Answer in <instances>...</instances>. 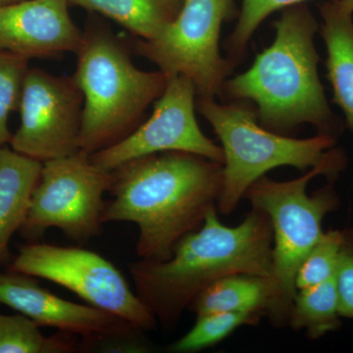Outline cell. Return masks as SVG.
I'll return each instance as SVG.
<instances>
[{"label":"cell","mask_w":353,"mask_h":353,"mask_svg":"<svg viewBox=\"0 0 353 353\" xmlns=\"http://www.w3.org/2000/svg\"><path fill=\"white\" fill-rule=\"evenodd\" d=\"M112 174L102 223L136 225L138 256L153 261L170 259L179 241L217 209L224 183L223 163L183 152L136 158Z\"/></svg>","instance_id":"6da1fadb"},{"label":"cell","mask_w":353,"mask_h":353,"mask_svg":"<svg viewBox=\"0 0 353 353\" xmlns=\"http://www.w3.org/2000/svg\"><path fill=\"white\" fill-rule=\"evenodd\" d=\"M129 270L137 296L158 325L171 328L216 281L234 274L272 278L270 218L252 208L240 225L227 227L219 220L217 209H213L199 229L179 241L170 259H141L130 264Z\"/></svg>","instance_id":"7a4b0ae2"},{"label":"cell","mask_w":353,"mask_h":353,"mask_svg":"<svg viewBox=\"0 0 353 353\" xmlns=\"http://www.w3.org/2000/svg\"><path fill=\"white\" fill-rule=\"evenodd\" d=\"M276 38L245 73L225 83L227 94L259 106L265 127L285 131L303 123L333 134L336 122L318 75L314 36L319 29L308 7H288L276 22Z\"/></svg>","instance_id":"3957f363"},{"label":"cell","mask_w":353,"mask_h":353,"mask_svg":"<svg viewBox=\"0 0 353 353\" xmlns=\"http://www.w3.org/2000/svg\"><path fill=\"white\" fill-rule=\"evenodd\" d=\"M74 80L83 95L80 152L88 155L126 139L163 94L168 75L139 69L126 43L92 22L76 52Z\"/></svg>","instance_id":"277c9868"},{"label":"cell","mask_w":353,"mask_h":353,"mask_svg":"<svg viewBox=\"0 0 353 353\" xmlns=\"http://www.w3.org/2000/svg\"><path fill=\"white\" fill-rule=\"evenodd\" d=\"M345 166V153L336 148L329 159L301 178L278 182L263 176L246 190L245 197L252 208L266 213L273 228L274 296L267 315L275 326L289 325L297 270L324 233L323 220L340 206L333 185H325L309 196L308 183L319 175L333 180Z\"/></svg>","instance_id":"5b68a950"},{"label":"cell","mask_w":353,"mask_h":353,"mask_svg":"<svg viewBox=\"0 0 353 353\" xmlns=\"http://www.w3.org/2000/svg\"><path fill=\"white\" fill-rule=\"evenodd\" d=\"M196 103L224 152V183L217 205L222 214H231L248 188L272 169L313 168L329 159L336 150L333 134L319 132L310 139L287 138L260 127L256 115L243 105H222L214 99H199Z\"/></svg>","instance_id":"8992f818"},{"label":"cell","mask_w":353,"mask_h":353,"mask_svg":"<svg viewBox=\"0 0 353 353\" xmlns=\"http://www.w3.org/2000/svg\"><path fill=\"white\" fill-rule=\"evenodd\" d=\"M232 8L233 0H183L175 19L153 38L137 41L134 52L166 75L189 79L199 99H214L231 71L221 57L219 41Z\"/></svg>","instance_id":"52a82bcc"},{"label":"cell","mask_w":353,"mask_h":353,"mask_svg":"<svg viewBox=\"0 0 353 353\" xmlns=\"http://www.w3.org/2000/svg\"><path fill=\"white\" fill-rule=\"evenodd\" d=\"M112 181V171L92 163L85 152L43 162L20 233L37 239L57 228L71 240L87 243L101 234L103 196Z\"/></svg>","instance_id":"ba28073f"},{"label":"cell","mask_w":353,"mask_h":353,"mask_svg":"<svg viewBox=\"0 0 353 353\" xmlns=\"http://www.w3.org/2000/svg\"><path fill=\"white\" fill-rule=\"evenodd\" d=\"M9 271L61 285L90 305L112 313L141 331L157 329L154 316L119 269L92 250L29 243L21 246Z\"/></svg>","instance_id":"9c48e42d"},{"label":"cell","mask_w":353,"mask_h":353,"mask_svg":"<svg viewBox=\"0 0 353 353\" xmlns=\"http://www.w3.org/2000/svg\"><path fill=\"white\" fill-rule=\"evenodd\" d=\"M83 95L73 76H55L30 67L19 109L20 125L10 145L41 162L80 152Z\"/></svg>","instance_id":"30bf717a"},{"label":"cell","mask_w":353,"mask_h":353,"mask_svg":"<svg viewBox=\"0 0 353 353\" xmlns=\"http://www.w3.org/2000/svg\"><path fill=\"white\" fill-rule=\"evenodd\" d=\"M196 88L183 76H168L152 116L126 139L90 155L92 163L113 171L136 158L166 152L194 153L224 163L221 146L202 132L196 118Z\"/></svg>","instance_id":"8fae6325"},{"label":"cell","mask_w":353,"mask_h":353,"mask_svg":"<svg viewBox=\"0 0 353 353\" xmlns=\"http://www.w3.org/2000/svg\"><path fill=\"white\" fill-rule=\"evenodd\" d=\"M0 303L27 316L39 327L81 336L88 343H131L141 331L108 311L55 296L34 277L12 271L0 273Z\"/></svg>","instance_id":"7c38bea8"},{"label":"cell","mask_w":353,"mask_h":353,"mask_svg":"<svg viewBox=\"0 0 353 353\" xmlns=\"http://www.w3.org/2000/svg\"><path fill=\"white\" fill-rule=\"evenodd\" d=\"M67 0H22L0 8V50L26 59L75 53L83 32L72 20Z\"/></svg>","instance_id":"4fadbf2b"},{"label":"cell","mask_w":353,"mask_h":353,"mask_svg":"<svg viewBox=\"0 0 353 353\" xmlns=\"http://www.w3.org/2000/svg\"><path fill=\"white\" fill-rule=\"evenodd\" d=\"M43 162L0 146V265L10 257L9 243L24 224Z\"/></svg>","instance_id":"5bb4252c"},{"label":"cell","mask_w":353,"mask_h":353,"mask_svg":"<svg viewBox=\"0 0 353 353\" xmlns=\"http://www.w3.org/2000/svg\"><path fill=\"white\" fill-rule=\"evenodd\" d=\"M320 12L334 101L343 110L347 126L353 131V15L341 12L334 0L323 4Z\"/></svg>","instance_id":"9a60e30c"},{"label":"cell","mask_w":353,"mask_h":353,"mask_svg":"<svg viewBox=\"0 0 353 353\" xmlns=\"http://www.w3.org/2000/svg\"><path fill=\"white\" fill-rule=\"evenodd\" d=\"M273 296L271 277L234 274L209 285L190 303L188 310L196 316L218 312L267 314Z\"/></svg>","instance_id":"2e32d148"},{"label":"cell","mask_w":353,"mask_h":353,"mask_svg":"<svg viewBox=\"0 0 353 353\" xmlns=\"http://www.w3.org/2000/svg\"><path fill=\"white\" fill-rule=\"evenodd\" d=\"M69 4L97 12L141 39H150L175 19L183 0H67Z\"/></svg>","instance_id":"e0dca14e"},{"label":"cell","mask_w":353,"mask_h":353,"mask_svg":"<svg viewBox=\"0 0 353 353\" xmlns=\"http://www.w3.org/2000/svg\"><path fill=\"white\" fill-rule=\"evenodd\" d=\"M340 297L336 277L314 285L297 290L292 301L289 325L296 331H305L312 340L340 328Z\"/></svg>","instance_id":"ac0fdd59"},{"label":"cell","mask_w":353,"mask_h":353,"mask_svg":"<svg viewBox=\"0 0 353 353\" xmlns=\"http://www.w3.org/2000/svg\"><path fill=\"white\" fill-rule=\"evenodd\" d=\"M76 350L73 334L46 336L27 316L0 313V353H69Z\"/></svg>","instance_id":"d6986e66"},{"label":"cell","mask_w":353,"mask_h":353,"mask_svg":"<svg viewBox=\"0 0 353 353\" xmlns=\"http://www.w3.org/2000/svg\"><path fill=\"white\" fill-rule=\"evenodd\" d=\"M196 324L172 345L174 352H196L220 343L240 327L256 325L261 315L248 312H218L196 316Z\"/></svg>","instance_id":"ffe728a7"},{"label":"cell","mask_w":353,"mask_h":353,"mask_svg":"<svg viewBox=\"0 0 353 353\" xmlns=\"http://www.w3.org/2000/svg\"><path fill=\"white\" fill-rule=\"evenodd\" d=\"M341 231L324 232L301 262L296 276V289L314 287L336 277L341 246Z\"/></svg>","instance_id":"44dd1931"},{"label":"cell","mask_w":353,"mask_h":353,"mask_svg":"<svg viewBox=\"0 0 353 353\" xmlns=\"http://www.w3.org/2000/svg\"><path fill=\"white\" fill-rule=\"evenodd\" d=\"M29 60L0 50V146L9 145L12 132L9 130V116L19 109Z\"/></svg>","instance_id":"7402d4cb"},{"label":"cell","mask_w":353,"mask_h":353,"mask_svg":"<svg viewBox=\"0 0 353 353\" xmlns=\"http://www.w3.org/2000/svg\"><path fill=\"white\" fill-rule=\"evenodd\" d=\"M304 1L307 0H243L238 24L230 39L232 52L241 54L253 32L271 13Z\"/></svg>","instance_id":"603a6c76"},{"label":"cell","mask_w":353,"mask_h":353,"mask_svg":"<svg viewBox=\"0 0 353 353\" xmlns=\"http://www.w3.org/2000/svg\"><path fill=\"white\" fill-rule=\"evenodd\" d=\"M340 261L336 282L340 297L341 315L353 320V228L341 231Z\"/></svg>","instance_id":"cb8c5ba5"},{"label":"cell","mask_w":353,"mask_h":353,"mask_svg":"<svg viewBox=\"0 0 353 353\" xmlns=\"http://www.w3.org/2000/svg\"><path fill=\"white\" fill-rule=\"evenodd\" d=\"M341 12L353 15V0H334Z\"/></svg>","instance_id":"d4e9b609"},{"label":"cell","mask_w":353,"mask_h":353,"mask_svg":"<svg viewBox=\"0 0 353 353\" xmlns=\"http://www.w3.org/2000/svg\"><path fill=\"white\" fill-rule=\"evenodd\" d=\"M22 1V0H0V8L1 7L10 6V4L16 3V2Z\"/></svg>","instance_id":"484cf974"}]
</instances>
